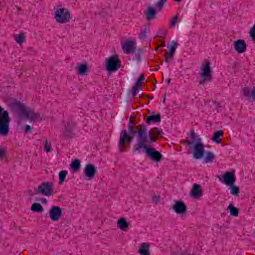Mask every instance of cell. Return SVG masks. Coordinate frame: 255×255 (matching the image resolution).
<instances>
[{
  "label": "cell",
  "mask_w": 255,
  "mask_h": 255,
  "mask_svg": "<svg viewBox=\"0 0 255 255\" xmlns=\"http://www.w3.org/2000/svg\"><path fill=\"white\" fill-rule=\"evenodd\" d=\"M9 117L8 113L0 106V132L6 135L8 132Z\"/></svg>",
  "instance_id": "cell-1"
},
{
  "label": "cell",
  "mask_w": 255,
  "mask_h": 255,
  "mask_svg": "<svg viewBox=\"0 0 255 255\" xmlns=\"http://www.w3.org/2000/svg\"><path fill=\"white\" fill-rule=\"evenodd\" d=\"M105 66L106 69L110 72L117 71L120 67V60L117 55H113L106 60Z\"/></svg>",
  "instance_id": "cell-2"
},
{
  "label": "cell",
  "mask_w": 255,
  "mask_h": 255,
  "mask_svg": "<svg viewBox=\"0 0 255 255\" xmlns=\"http://www.w3.org/2000/svg\"><path fill=\"white\" fill-rule=\"evenodd\" d=\"M201 75L204 81H207L211 79L212 70L208 61H205L202 64L201 68Z\"/></svg>",
  "instance_id": "cell-3"
},
{
  "label": "cell",
  "mask_w": 255,
  "mask_h": 255,
  "mask_svg": "<svg viewBox=\"0 0 255 255\" xmlns=\"http://www.w3.org/2000/svg\"><path fill=\"white\" fill-rule=\"evenodd\" d=\"M38 191L40 193L46 196H51L53 193V187L51 184L47 182L42 183L39 186Z\"/></svg>",
  "instance_id": "cell-4"
},
{
  "label": "cell",
  "mask_w": 255,
  "mask_h": 255,
  "mask_svg": "<svg viewBox=\"0 0 255 255\" xmlns=\"http://www.w3.org/2000/svg\"><path fill=\"white\" fill-rule=\"evenodd\" d=\"M222 179L227 186H232L236 180V176L233 171H227L223 175Z\"/></svg>",
  "instance_id": "cell-5"
},
{
  "label": "cell",
  "mask_w": 255,
  "mask_h": 255,
  "mask_svg": "<svg viewBox=\"0 0 255 255\" xmlns=\"http://www.w3.org/2000/svg\"><path fill=\"white\" fill-rule=\"evenodd\" d=\"M204 147L201 143H197L194 148V157L197 159H200L203 157L204 154Z\"/></svg>",
  "instance_id": "cell-6"
},
{
  "label": "cell",
  "mask_w": 255,
  "mask_h": 255,
  "mask_svg": "<svg viewBox=\"0 0 255 255\" xmlns=\"http://www.w3.org/2000/svg\"><path fill=\"white\" fill-rule=\"evenodd\" d=\"M62 209L58 206H54L50 210V217L52 220H58L62 216Z\"/></svg>",
  "instance_id": "cell-7"
},
{
  "label": "cell",
  "mask_w": 255,
  "mask_h": 255,
  "mask_svg": "<svg viewBox=\"0 0 255 255\" xmlns=\"http://www.w3.org/2000/svg\"><path fill=\"white\" fill-rule=\"evenodd\" d=\"M84 172L86 178H93L96 172V169L93 164H88L84 168Z\"/></svg>",
  "instance_id": "cell-8"
},
{
  "label": "cell",
  "mask_w": 255,
  "mask_h": 255,
  "mask_svg": "<svg viewBox=\"0 0 255 255\" xmlns=\"http://www.w3.org/2000/svg\"><path fill=\"white\" fill-rule=\"evenodd\" d=\"M146 152L148 156L156 162H159L162 159V156L160 152L154 148H146Z\"/></svg>",
  "instance_id": "cell-9"
},
{
  "label": "cell",
  "mask_w": 255,
  "mask_h": 255,
  "mask_svg": "<svg viewBox=\"0 0 255 255\" xmlns=\"http://www.w3.org/2000/svg\"><path fill=\"white\" fill-rule=\"evenodd\" d=\"M234 47L237 52L240 54H242L246 51L247 45L244 40L238 39L234 43Z\"/></svg>",
  "instance_id": "cell-10"
},
{
  "label": "cell",
  "mask_w": 255,
  "mask_h": 255,
  "mask_svg": "<svg viewBox=\"0 0 255 255\" xmlns=\"http://www.w3.org/2000/svg\"><path fill=\"white\" fill-rule=\"evenodd\" d=\"M202 188L200 185L195 184L190 191V194L194 198H199L202 195Z\"/></svg>",
  "instance_id": "cell-11"
},
{
  "label": "cell",
  "mask_w": 255,
  "mask_h": 255,
  "mask_svg": "<svg viewBox=\"0 0 255 255\" xmlns=\"http://www.w3.org/2000/svg\"><path fill=\"white\" fill-rule=\"evenodd\" d=\"M173 209L178 214H183L186 211V207L183 202L178 201L173 206Z\"/></svg>",
  "instance_id": "cell-12"
},
{
  "label": "cell",
  "mask_w": 255,
  "mask_h": 255,
  "mask_svg": "<svg viewBox=\"0 0 255 255\" xmlns=\"http://www.w3.org/2000/svg\"><path fill=\"white\" fill-rule=\"evenodd\" d=\"M144 79V75H141L139 77L136 83H135V85L134 86L133 89V94L134 95L137 94L138 93V92H139V91L140 90L141 85H142V82H143Z\"/></svg>",
  "instance_id": "cell-13"
},
{
  "label": "cell",
  "mask_w": 255,
  "mask_h": 255,
  "mask_svg": "<svg viewBox=\"0 0 255 255\" xmlns=\"http://www.w3.org/2000/svg\"><path fill=\"white\" fill-rule=\"evenodd\" d=\"M117 226L119 229L123 231L128 230L129 227L128 222L124 218H121L117 222Z\"/></svg>",
  "instance_id": "cell-14"
},
{
  "label": "cell",
  "mask_w": 255,
  "mask_h": 255,
  "mask_svg": "<svg viewBox=\"0 0 255 255\" xmlns=\"http://www.w3.org/2000/svg\"><path fill=\"white\" fill-rule=\"evenodd\" d=\"M88 66L87 64L84 63H82L78 64L76 67V70L78 73L81 75H84L88 71Z\"/></svg>",
  "instance_id": "cell-15"
},
{
  "label": "cell",
  "mask_w": 255,
  "mask_h": 255,
  "mask_svg": "<svg viewBox=\"0 0 255 255\" xmlns=\"http://www.w3.org/2000/svg\"><path fill=\"white\" fill-rule=\"evenodd\" d=\"M139 252L142 255L150 254V247L147 243H143L139 249Z\"/></svg>",
  "instance_id": "cell-16"
},
{
  "label": "cell",
  "mask_w": 255,
  "mask_h": 255,
  "mask_svg": "<svg viewBox=\"0 0 255 255\" xmlns=\"http://www.w3.org/2000/svg\"><path fill=\"white\" fill-rule=\"evenodd\" d=\"M223 135V131L222 130H219V131H217L214 134L213 136V140L216 143H218V144L220 143Z\"/></svg>",
  "instance_id": "cell-17"
},
{
  "label": "cell",
  "mask_w": 255,
  "mask_h": 255,
  "mask_svg": "<svg viewBox=\"0 0 255 255\" xmlns=\"http://www.w3.org/2000/svg\"><path fill=\"white\" fill-rule=\"evenodd\" d=\"M70 169L73 172H76L79 170L80 167V162L79 159H74L71 162L70 165Z\"/></svg>",
  "instance_id": "cell-18"
},
{
  "label": "cell",
  "mask_w": 255,
  "mask_h": 255,
  "mask_svg": "<svg viewBox=\"0 0 255 255\" xmlns=\"http://www.w3.org/2000/svg\"><path fill=\"white\" fill-rule=\"evenodd\" d=\"M160 115H152L147 118V122L148 123H158L160 121Z\"/></svg>",
  "instance_id": "cell-19"
},
{
  "label": "cell",
  "mask_w": 255,
  "mask_h": 255,
  "mask_svg": "<svg viewBox=\"0 0 255 255\" xmlns=\"http://www.w3.org/2000/svg\"><path fill=\"white\" fill-rule=\"evenodd\" d=\"M228 209L230 210V213L232 216H237L239 214V210L236 207H234L232 205H230L228 207Z\"/></svg>",
  "instance_id": "cell-20"
},
{
  "label": "cell",
  "mask_w": 255,
  "mask_h": 255,
  "mask_svg": "<svg viewBox=\"0 0 255 255\" xmlns=\"http://www.w3.org/2000/svg\"><path fill=\"white\" fill-rule=\"evenodd\" d=\"M32 210L35 212H42L43 211L42 205L38 203H35L32 206Z\"/></svg>",
  "instance_id": "cell-21"
},
{
  "label": "cell",
  "mask_w": 255,
  "mask_h": 255,
  "mask_svg": "<svg viewBox=\"0 0 255 255\" xmlns=\"http://www.w3.org/2000/svg\"><path fill=\"white\" fill-rule=\"evenodd\" d=\"M67 171L66 170H63L60 171L59 174V183H62L66 179V176L67 175Z\"/></svg>",
  "instance_id": "cell-22"
},
{
  "label": "cell",
  "mask_w": 255,
  "mask_h": 255,
  "mask_svg": "<svg viewBox=\"0 0 255 255\" xmlns=\"http://www.w3.org/2000/svg\"><path fill=\"white\" fill-rule=\"evenodd\" d=\"M176 48V43H174L171 45L170 47V50H169V55H170V57H172V55H174V53L175 52V50Z\"/></svg>",
  "instance_id": "cell-23"
},
{
  "label": "cell",
  "mask_w": 255,
  "mask_h": 255,
  "mask_svg": "<svg viewBox=\"0 0 255 255\" xmlns=\"http://www.w3.org/2000/svg\"><path fill=\"white\" fill-rule=\"evenodd\" d=\"M231 193L234 195H237L239 193V188L235 186H233L231 189Z\"/></svg>",
  "instance_id": "cell-24"
},
{
  "label": "cell",
  "mask_w": 255,
  "mask_h": 255,
  "mask_svg": "<svg viewBox=\"0 0 255 255\" xmlns=\"http://www.w3.org/2000/svg\"><path fill=\"white\" fill-rule=\"evenodd\" d=\"M177 20H178V17L175 16L172 17L171 20V25H174Z\"/></svg>",
  "instance_id": "cell-25"
},
{
  "label": "cell",
  "mask_w": 255,
  "mask_h": 255,
  "mask_svg": "<svg viewBox=\"0 0 255 255\" xmlns=\"http://www.w3.org/2000/svg\"><path fill=\"white\" fill-rule=\"evenodd\" d=\"M149 12H150L149 13H150V14H149V15H148V16H149V17H154V16H155V9H150V11H149Z\"/></svg>",
  "instance_id": "cell-26"
},
{
  "label": "cell",
  "mask_w": 255,
  "mask_h": 255,
  "mask_svg": "<svg viewBox=\"0 0 255 255\" xmlns=\"http://www.w3.org/2000/svg\"><path fill=\"white\" fill-rule=\"evenodd\" d=\"M251 36H252V38L253 39H254V36H255V29H254V27L251 29Z\"/></svg>",
  "instance_id": "cell-27"
},
{
  "label": "cell",
  "mask_w": 255,
  "mask_h": 255,
  "mask_svg": "<svg viewBox=\"0 0 255 255\" xmlns=\"http://www.w3.org/2000/svg\"><path fill=\"white\" fill-rule=\"evenodd\" d=\"M166 1V0H162V1L161 2H162V4H164V1Z\"/></svg>",
  "instance_id": "cell-28"
},
{
  "label": "cell",
  "mask_w": 255,
  "mask_h": 255,
  "mask_svg": "<svg viewBox=\"0 0 255 255\" xmlns=\"http://www.w3.org/2000/svg\"><path fill=\"white\" fill-rule=\"evenodd\" d=\"M174 1H177V2H179V1H181V0H174Z\"/></svg>",
  "instance_id": "cell-29"
}]
</instances>
